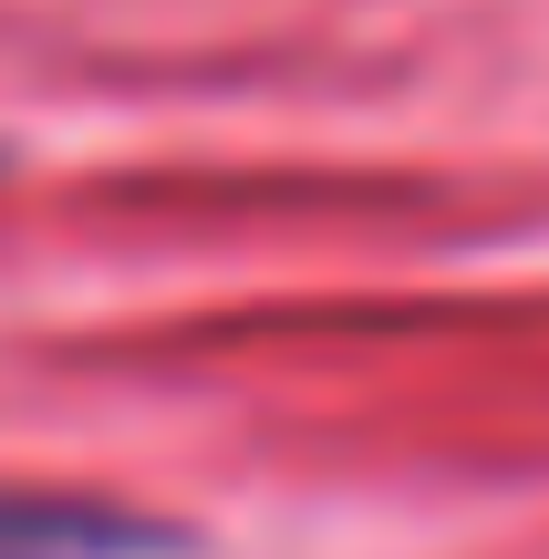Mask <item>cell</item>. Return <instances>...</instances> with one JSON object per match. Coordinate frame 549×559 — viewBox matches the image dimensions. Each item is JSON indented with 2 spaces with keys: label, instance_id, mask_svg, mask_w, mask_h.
Masks as SVG:
<instances>
[{
  "label": "cell",
  "instance_id": "cell-1",
  "mask_svg": "<svg viewBox=\"0 0 549 559\" xmlns=\"http://www.w3.org/2000/svg\"><path fill=\"white\" fill-rule=\"evenodd\" d=\"M156 519H115V508L73 498H0V559H156Z\"/></svg>",
  "mask_w": 549,
  "mask_h": 559
}]
</instances>
